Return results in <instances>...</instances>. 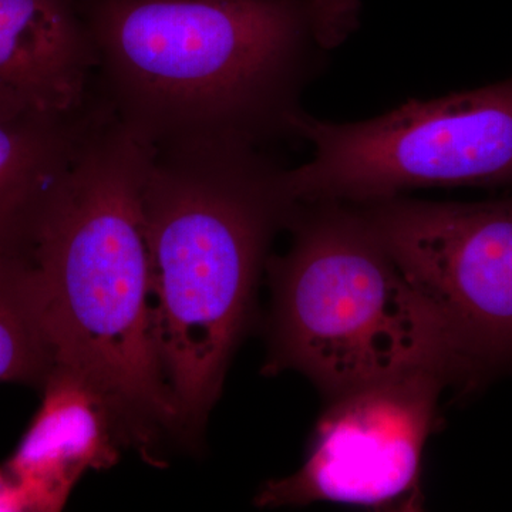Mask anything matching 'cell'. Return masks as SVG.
I'll return each mask as SVG.
<instances>
[{
    "label": "cell",
    "instance_id": "cell-10",
    "mask_svg": "<svg viewBox=\"0 0 512 512\" xmlns=\"http://www.w3.org/2000/svg\"><path fill=\"white\" fill-rule=\"evenodd\" d=\"M109 111L94 92L74 113L0 120V256L30 259L50 202Z\"/></svg>",
    "mask_w": 512,
    "mask_h": 512
},
{
    "label": "cell",
    "instance_id": "cell-7",
    "mask_svg": "<svg viewBox=\"0 0 512 512\" xmlns=\"http://www.w3.org/2000/svg\"><path fill=\"white\" fill-rule=\"evenodd\" d=\"M450 380L419 373L342 394L320 417L305 463L269 481L261 508L330 501L372 510H420L421 461Z\"/></svg>",
    "mask_w": 512,
    "mask_h": 512
},
{
    "label": "cell",
    "instance_id": "cell-8",
    "mask_svg": "<svg viewBox=\"0 0 512 512\" xmlns=\"http://www.w3.org/2000/svg\"><path fill=\"white\" fill-rule=\"evenodd\" d=\"M96 72L82 0H0V120L83 109Z\"/></svg>",
    "mask_w": 512,
    "mask_h": 512
},
{
    "label": "cell",
    "instance_id": "cell-1",
    "mask_svg": "<svg viewBox=\"0 0 512 512\" xmlns=\"http://www.w3.org/2000/svg\"><path fill=\"white\" fill-rule=\"evenodd\" d=\"M96 90L153 151L295 138L362 0H82Z\"/></svg>",
    "mask_w": 512,
    "mask_h": 512
},
{
    "label": "cell",
    "instance_id": "cell-9",
    "mask_svg": "<svg viewBox=\"0 0 512 512\" xmlns=\"http://www.w3.org/2000/svg\"><path fill=\"white\" fill-rule=\"evenodd\" d=\"M42 390V406L6 464L35 511H60L84 474L119 461L126 440L106 397L69 367H53Z\"/></svg>",
    "mask_w": 512,
    "mask_h": 512
},
{
    "label": "cell",
    "instance_id": "cell-6",
    "mask_svg": "<svg viewBox=\"0 0 512 512\" xmlns=\"http://www.w3.org/2000/svg\"><path fill=\"white\" fill-rule=\"evenodd\" d=\"M353 205L440 319L470 382L512 362V192L470 204L397 195Z\"/></svg>",
    "mask_w": 512,
    "mask_h": 512
},
{
    "label": "cell",
    "instance_id": "cell-12",
    "mask_svg": "<svg viewBox=\"0 0 512 512\" xmlns=\"http://www.w3.org/2000/svg\"><path fill=\"white\" fill-rule=\"evenodd\" d=\"M0 511H35L28 488L6 463L0 466Z\"/></svg>",
    "mask_w": 512,
    "mask_h": 512
},
{
    "label": "cell",
    "instance_id": "cell-2",
    "mask_svg": "<svg viewBox=\"0 0 512 512\" xmlns=\"http://www.w3.org/2000/svg\"><path fill=\"white\" fill-rule=\"evenodd\" d=\"M151 154L110 111L50 202L29 259L56 365L106 397L126 444L148 460L164 437H183L154 335Z\"/></svg>",
    "mask_w": 512,
    "mask_h": 512
},
{
    "label": "cell",
    "instance_id": "cell-11",
    "mask_svg": "<svg viewBox=\"0 0 512 512\" xmlns=\"http://www.w3.org/2000/svg\"><path fill=\"white\" fill-rule=\"evenodd\" d=\"M55 366L32 265L0 256V383L42 389Z\"/></svg>",
    "mask_w": 512,
    "mask_h": 512
},
{
    "label": "cell",
    "instance_id": "cell-4",
    "mask_svg": "<svg viewBox=\"0 0 512 512\" xmlns=\"http://www.w3.org/2000/svg\"><path fill=\"white\" fill-rule=\"evenodd\" d=\"M286 229L291 248L266 261L274 313L265 370H298L330 400L419 373L468 380L440 319L359 207L296 202Z\"/></svg>",
    "mask_w": 512,
    "mask_h": 512
},
{
    "label": "cell",
    "instance_id": "cell-5",
    "mask_svg": "<svg viewBox=\"0 0 512 512\" xmlns=\"http://www.w3.org/2000/svg\"><path fill=\"white\" fill-rule=\"evenodd\" d=\"M298 140L308 163L286 170L296 202L366 204L426 187L512 188V77L429 101L409 100L383 116L330 123L302 110Z\"/></svg>",
    "mask_w": 512,
    "mask_h": 512
},
{
    "label": "cell",
    "instance_id": "cell-3",
    "mask_svg": "<svg viewBox=\"0 0 512 512\" xmlns=\"http://www.w3.org/2000/svg\"><path fill=\"white\" fill-rule=\"evenodd\" d=\"M266 148L153 151L143 187L151 308L183 436L204 426L296 201Z\"/></svg>",
    "mask_w": 512,
    "mask_h": 512
}]
</instances>
